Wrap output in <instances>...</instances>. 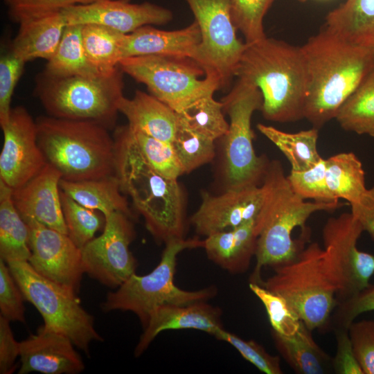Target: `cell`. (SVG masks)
<instances>
[{"instance_id":"obj_22","label":"cell","mask_w":374,"mask_h":374,"mask_svg":"<svg viewBox=\"0 0 374 374\" xmlns=\"http://www.w3.org/2000/svg\"><path fill=\"white\" fill-rule=\"evenodd\" d=\"M200 42V30L195 20L189 26L175 30L145 26L124 35L121 58L160 55L193 60Z\"/></svg>"},{"instance_id":"obj_15","label":"cell","mask_w":374,"mask_h":374,"mask_svg":"<svg viewBox=\"0 0 374 374\" xmlns=\"http://www.w3.org/2000/svg\"><path fill=\"white\" fill-rule=\"evenodd\" d=\"M3 145L0 154V180L12 189L25 184L47 163L37 141L36 121L26 108H12L2 128Z\"/></svg>"},{"instance_id":"obj_1","label":"cell","mask_w":374,"mask_h":374,"mask_svg":"<svg viewBox=\"0 0 374 374\" xmlns=\"http://www.w3.org/2000/svg\"><path fill=\"white\" fill-rule=\"evenodd\" d=\"M300 47L308 72L303 116L319 130L374 68V54L325 26Z\"/></svg>"},{"instance_id":"obj_3","label":"cell","mask_w":374,"mask_h":374,"mask_svg":"<svg viewBox=\"0 0 374 374\" xmlns=\"http://www.w3.org/2000/svg\"><path fill=\"white\" fill-rule=\"evenodd\" d=\"M261 186L264 198L255 221L257 235L256 265L250 282L261 284L263 267H275L294 260L300 250L292 239L296 227H304L308 219L318 211H333L339 202H309L292 188L278 160L269 162Z\"/></svg>"},{"instance_id":"obj_27","label":"cell","mask_w":374,"mask_h":374,"mask_svg":"<svg viewBox=\"0 0 374 374\" xmlns=\"http://www.w3.org/2000/svg\"><path fill=\"white\" fill-rule=\"evenodd\" d=\"M60 188L84 207L100 212L105 216L114 211L132 217L116 175L78 181L61 179Z\"/></svg>"},{"instance_id":"obj_35","label":"cell","mask_w":374,"mask_h":374,"mask_svg":"<svg viewBox=\"0 0 374 374\" xmlns=\"http://www.w3.org/2000/svg\"><path fill=\"white\" fill-rule=\"evenodd\" d=\"M177 114L178 120L190 130L215 141L228 132L223 105L213 95L203 97Z\"/></svg>"},{"instance_id":"obj_46","label":"cell","mask_w":374,"mask_h":374,"mask_svg":"<svg viewBox=\"0 0 374 374\" xmlns=\"http://www.w3.org/2000/svg\"><path fill=\"white\" fill-rule=\"evenodd\" d=\"M348 332L364 374H374V321H353Z\"/></svg>"},{"instance_id":"obj_44","label":"cell","mask_w":374,"mask_h":374,"mask_svg":"<svg viewBox=\"0 0 374 374\" xmlns=\"http://www.w3.org/2000/svg\"><path fill=\"white\" fill-rule=\"evenodd\" d=\"M26 62L10 51L0 59V125L8 123L11 109V99L15 87L22 74Z\"/></svg>"},{"instance_id":"obj_2","label":"cell","mask_w":374,"mask_h":374,"mask_svg":"<svg viewBox=\"0 0 374 374\" xmlns=\"http://www.w3.org/2000/svg\"><path fill=\"white\" fill-rule=\"evenodd\" d=\"M235 76L260 91L263 117L278 123L304 118L308 72L300 46L265 37L247 44Z\"/></svg>"},{"instance_id":"obj_42","label":"cell","mask_w":374,"mask_h":374,"mask_svg":"<svg viewBox=\"0 0 374 374\" xmlns=\"http://www.w3.org/2000/svg\"><path fill=\"white\" fill-rule=\"evenodd\" d=\"M215 337L227 342L232 346L241 356L266 374H282L280 357L269 354L259 344L253 340H244L238 335L221 329Z\"/></svg>"},{"instance_id":"obj_16","label":"cell","mask_w":374,"mask_h":374,"mask_svg":"<svg viewBox=\"0 0 374 374\" xmlns=\"http://www.w3.org/2000/svg\"><path fill=\"white\" fill-rule=\"evenodd\" d=\"M29 230L28 262L39 274L78 292L84 273L81 249L67 234L35 220H24Z\"/></svg>"},{"instance_id":"obj_24","label":"cell","mask_w":374,"mask_h":374,"mask_svg":"<svg viewBox=\"0 0 374 374\" xmlns=\"http://www.w3.org/2000/svg\"><path fill=\"white\" fill-rule=\"evenodd\" d=\"M255 221L206 236L202 248L208 258L231 274L245 272L256 251Z\"/></svg>"},{"instance_id":"obj_49","label":"cell","mask_w":374,"mask_h":374,"mask_svg":"<svg viewBox=\"0 0 374 374\" xmlns=\"http://www.w3.org/2000/svg\"><path fill=\"white\" fill-rule=\"evenodd\" d=\"M10 321L0 315V373L10 374L15 368L19 356V342L15 339Z\"/></svg>"},{"instance_id":"obj_29","label":"cell","mask_w":374,"mask_h":374,"mask_svg":"<svg viewBox=\"0 0 374 374\" xmlns=\"http://www.w3.org/2000/svg\"><path fill=\"white\" fill-rule=\"evenodd\" d=\"M304 323L293 336L283 337L271 331L277 350L297 373L322 374L330 362L328 356L318 346Z\"/></svg>"},{"instance_id":"obj_7","label":"cell","mask_w":374,"mask_h":374,"mask_svg":"<svg viewBox=\"0 0 374 374\" xmlns=\"http://www.w3.org/2000/svg\"><path fill=\"white\" fill-rule=\"evenodd\" d=\"M122 71L109 75H39L35 93L48 116L100 124L108 130L116 123L123 96Z\"/></svg>"},{"instance_id":"obj_17","label":"cell","mask_w":374,"mask_h":374,"mask_svg":"<svg viewBox=\"0 0 374 374\" xmlns=\"http://www.w3.org/2000/svg\"><path fill=\"white\" fill-rule=\"evenodd\" d=\"M67 25L98 24L123 34H130L145 26L162 25L172 19L168 8L130 0H101L75 5L62 11Z\"/></svg>"},{"instance_id":"obj_33","label":"cell","mask_w":374,"mask_h":374,"mask_svg":"<svg viewBox=\"0 0 374 374\" xmlns=\"http://www.w3.org/2000/svg\"><path fill=\"white\" fill-rule=\"evenodd\" d=\"M125 35L104 26L82 25L86 55L100 74L109 75L119 69L121 47Z\"/></svg>"},{"instance_id":"obj_8","label":"cell","mask_w":374,"mask_h":374,"mask_svg":"<svg viewBox=\"0 0 374 374\" xmlns=\"http://www.w3.org/2000/svg\"><path fill=\"white\" fill-rule=\"evenodd\" d=\"M274 269L260 285L283 296L309 330L325 326L337 301L323 249L312 242L294 260Z\"/></svg>"},{"instance_id":"obj_13","label":"cell","mask_w":374,"mask_h":374,"mask_svg":"<svg viewBox=\"0 0 374 374\" xmlns=\"http://www.w3.org/2000/svg\"><path fill=\"white\" fill-rule=\"evenodd\" d=\"M363 232L350 212L330 217L323 228L324 257L337 288V305L368 287L374 274V256L357 247Z\"/></svg>"},{"instance_id":"obj_45","label":"cell","mask_w":374,"mask_h":374,"mask_svg":"<svg viewBox=\"0 0 374 374\" xmlns=\"http://www.w3.org/2000/svg\"><path fill=\"white\" fill-rule=\"evenodd\" d=\"M24 299L8 264L0 259V315L10 321L24 323Z\"/></svg>"},{"instance_id":"obj_23","label":"cell","mask_w":374,"mask_h":374,"mask_svg":"<svg viewBox=\"0 0 374 374\" xmlns=\"http://www.w3.org/2000/svg\"><path fill=\"white\" fill-rule=\"evenodd\" d=\"M118 112L126 117L132 130L172 143L177 114L150 93L136 90L132 98L123 96L118 103Z\"/></svg>"},{"instance_id":"obj_26","label":"cell","mask_w":374,"mask_h":374,"mask_svg":"<svg viewBox=\"0 0 374 374\" xmlns=\"http://www.w3.org/2000/svg\"><path fill=\"white\" fill-rule=\"evenodd\" d=\"M324 26L374 54V0H346L327 15Z\"/></svg>"},{"instance_id":"obj_51","label":"cell","mask_w":374,"mask_h":374,"mask_svg":"<svg viewBox=\"0 0 374 374\" xmlns=\"http://www.w3.org/2000/svg\"><path fill=\"white\" fill-rule=\"evenodd\" d=\"M299 1H301V2H304V1H305L306 0H299Z\"/></svg>"},{"instance_id":"obj_6","label":"cell","mask_w":374,"mask_h":374,"mask_svg":"<svg viewBox=\"0 0 374 374\" xmlns=\"http://www.w3.org/2000/svg\"><path fill=\"white\" fill-rule=\"evenodd\" d=\"M203 244L204 240L197 238L168 240L155 268L145 275L132 274L116 290L108 292L101 305L103 311L132 312L144 327L150 314L159 306L208 301L213 298L217 293L214 285L190 291L179 287L174 281L178 255L186 249L203 247Z\"/></svg>"},{"instance_id":"obj_39","label":"cell","mask_w":374,"mask_h":374,"mask_svg":"<svg viewBox=\"0 0 374 374\" xmlns=\"http://www.w3.org/2000/svg\"><path fill=\"white\" fill-rule=\"evenodd\" d=\"M129 129L139 151L158 173L172 180L184 174L171 143Z\"/></svg>"},{"instance_id":"obj_41","label":"cell","mask_w":374,"mask_h":374,"mask_svg":"<svg viewBox=\"0 0 374 374\" xmlns=\"http://www.w3.org/2000/svg\"><path fill=\"white\" fill-rule=\"evenodd\" d=\"M326 169V159L322 158L316 165L308 170L290 171L287 177L293 190L304 199L339 202L328 188Z\"/></svg>"},{"instance_id":"obj_4","label":"cell","mask_w":374,"mask_h":374,"mask_svg":"<svg viewBox=\"0 0 374 374\" xmlns=\"http://www.w3.org/2000/svg\"><path fill=\"white\" fill-rule=\"evenodd\" d=\"M115 172L123 193L129 195L143 216L146 228L158 241L166 243L184 238V205L177 180L158 173L143 157L127 125L117 127Z\"/></svg>"},{"instance_id":"obj_30","label":"cell","mask_w":374,"mask_h":374,"mask_svg":"<svg viewBox=\"0 0 374 374\" xmlns=\"http://www.w3.org/2000/svg\"><path fill=\"white\" fill-rule=\"evenodd\" d=\"M257 129L284 154L291 171L308 170L323 158L317 150L319 129L312 127L290 133L262 123H258Z\"/></svg>"},{"instance_id":"obj_12","label":"cell","mask_w":374,"mask_h":374,"mask_svg":"<svg viewBox=\"0 0 374 374\" xmlns=\"http://www.w3.org/2000/svg\"><path fill=\"white\" fill-rule=\"evenodd\" d=\"M198 24L201 42L193 61L217 78L220 89L229 85L244 51L246 43L236 35L229 0H185Z\"/></svg>"},{"instance_id":"obj_47","label":"cell","mask_w":374,"mask_h":374,"mask_svg":"<svg viewBox=\"0 0 374 374\" xmlns=\"http://www.w3.org/2000/svg\"><path fill=\"white\" fill-rule=\"evenodd\" d=\"M335 314L339 328L348 329L359 314L374 311V285H369L352 298L339 303Z\"/></svg>"},{"instance_id":"obj_10","label":"cell","mask_w":374,"mask_h":374,"mask_svg":"<svg viewBox=\"0 0 374 374\" xmlns=\"http://www.w3.org/2000/svg\"><path fill=\"white\" fill-rule=\"evenodd\" d=\"M221 102L230 121L228 132L223 137L226 188L260 186L269 161L255 152L251 118L261 109L262 93L252 83L238 78Z\"/></svg>"},{"instance_id":"obj_19","label":"cell","mask_w":374,"mask_h":374,"mask_svg":"<svg viewBox=\"0 0 374 374\" xmlns=\"http://www.w3.org/2000/svg\"><path fill=\"white\" fill-rule=\"evenodd\" d=\"M65 335L44 325L35 334L19 342V374L39 372L44 374H77L84 364Z\"/></svg>"},{"instance_id":"obj_20","label":"cell","mask_w":374,"mask_h":374,"mask_svg":"<svg viewBox=\"0 0 374 374\" xmlns=\"http://www.w3.org/2000/svg\"><path fill=\"white\" fill-rule=\"evenodd\" d=\"M61 174L46 163L25 184L12 189L15 206L24 220H35L42 224L67 234L60 199Z\"/></svg>"},{"instance_id":"obj_48","label":"cell","mask_w":374,"mask_h":374,"mask_svg":"<svg viewBox=\"0 0 374 374\" xmlns=\"http://www.w3.org/2000/svg\"><path fill=\"white\" fill-rule=\"evenodd\" d=\"M332 366L338 374H364L355 357L348 329L337 331V352Z\"/></svg>"},{"instance_id":"obj_18","label":"cell","mask_w":374,"mask_h":374,"mask_svg":"<svg viewBox=\"0 0 374 374\" xmlns=\"http://www.w3.org/2000/svg\"><path fill=\"white\" fill-rule=\"evenodd\" d=\"M263 188L250 186L226 188L217 195L202 193V202L190 218L197 233L205 237L256 220L262 206Z\"/></svg>"},{"instance_id":"obj_50","label":"cell","mask_w":374,"mask_h":374,"mask_svg":"<svg viewBox=\"0 0 374 374\" xmlns=\"http://www.w3.org/2000/svg\"><path fill=\"white\" fill-rule=\"evenodd\" d=\"M350 213L366 231L374 239V185L366 189L360 199L350 204Z\"/></svg>"},{"instance_id":"obj_36","label":"cell","mask_w":374,"mask_h":374,"mask_svg":"<svg viewBox=\"0 0 374 374\" xmlns=\"http://www.w3.org/2000/svg\"><path fill=\"white\" fill-rule=\"evenodd\" d=\"M171 145L184 174L211 162L215 154V141L190 130L178 117Z\"/></svg>"},{"instance_id":"obj_5","label":"cell","mask_w":374,"mask_h":374,"mask_svg":"<svg viewBox=\"0 0 374 374\" xmlns=\"http://www.w3.org/2000/svg\"><path fill=\"white\" fill-rule=\"evenodd\" d=\"M37 141L46 163L62 179L78 181L115 172V142L109 130L90 121L42 116Z\"/></svg>"},{"instance_id":"obj_25","label":"cell","mask_w":374,"mask_h":374,"mask_svg":"<svg viewBox=\"0 0 374 374\" xmlns=\"http://www.w3.org/2000/svg\"><path fill=\"white\" fill-rule=\"evenodd\" d=\"M19 24L18 33L10 51L26 62L35 59H51L67 26L61 11L29 19Z\"/></svg>"},{"instance_id":"obj_11","label":"cell","mask_w":374,"mask_h":374,"mask_svg":"<svg viewBox=\"0 0 374 374\" xmlns=\"http://www.w3.org/2000/svg\"><path fill=\"white\" fill-rule=\"evenodd\" d=\"M121 70L145 84L150 93L177 113L220 89L219 80L206 75L193 60L160 55L130 57Z\"/></svg>"},{"instance_id":"obj_31","label":"cell","mask_w":374,"mask_h":374,"mask_svg":"<svg viewBox=\"0 0 374 374\" xmlns=\"http://www.w3.org/2000/svg\"><path fill=\"white\" fill-rule=\"evenodd\" d=\"M328 188L335 199L349 204L357 202L366 192L362 163L352 152H341L326 159Z\"/></svg>"},{"instance_id":"obj_43","label":"cell","mask_w":374,"mask_h":374,"mask_svg":"<svg viewBox=\"0 0 374 374\" xmlns=\"http://www.w3.org/2000/svg\"><path fill=\"white\" fill-rule=\"evenodd\" d=\"M10 17L16 22L60 12L75 5L91 3L101 0H3Z\"/></svg>"},{"instance_id":"obj_9","label":"cell","mask_w":374,"mask_h":374,"mask_svg":"<svg viewBox=\"0 0 374 374\" xmlns=\"http://www.w3.org/2000/svg\"><path fill=\"white\" fill-rule=\"evenodd\" d=\"M7 264L25 300L39 311L45 326L65 335L87 354L91 342L103 341L76 292L42 276L28 261Z\"/></svg>"},{"instance_id":"obj_28","label":"cell","mask_w":374,"mask_h":374,"mask_svg":"<svg viewBox=\"0 0 374 374\" xmlns=\"http://www.w3.org/2000/svg\"><path fill=\"white\" fill-rule=\"evenodd\" d=\"M12 189L0 180V259L6 263L28 261L29 230L12 199Z\"/></svg>"},{"instance_id":"obj_32","label":"cell","mask_w":374,"mask_h":374,"mask_svg":"<svg viewBox=\"0 0 374 374\" xmlns=\"http://www.w3.org/2000/svg\"><path fill=\"white\" fill-rule=\"evenodd\" d=\"M43 73L49 76L103 75L89 63L82 42V25H67L60 44Z\"/></svg>"},{"instance_id":"obj_34","label":"cell","mask_w":374,"mask_h":374,"mask_svg":"<svg viewBox=\"0 0 374 374\" xmlns=\"http://www.w3.org/2000/svg\"><path fill=\"white\" fill-rule=\"evenodd\" d=\"M335 119L347 132L374 138V68L340 107Z\"/></svg>"},{"instance_id":"obj_21","label":"cell","mask_w":374,"mask_h":374,"mask_svg":"<svg viewBox=\"0 0 374 374\" xmlns=\"http://www.w3.org/2000/svg\"><path fill=\"white\" fill-rule=\"evenodd\" d=\"M222 328L221 309L207 301L161 305L150 314L134 355L138 357L143 354L156 337L165 330L193 329L215 337Z\"/></svg>"},{"instance_id":"obj_37","label":"cell","mask_w":374,"mask_h":374,"mask_svg":"<svg viewBox=\"0 0 374 374\" xmlns=\"http://www.w3.org/2000/svg\"><path fill=\"white\" fill-rule=\"evenodd\" d=\"M60 199L67 235L80 249L94 238L100 228V212L83 206L60 189Z\"/></svg>"},{"instance_id":"obj_38","label":"cell","mask_w":374,"mask_h":374,"mask_svg":"<svg viewBox=\"0 0 374 374\" xmlns=\"http://www.w3.org/2000/svg\"><path fill=\"white\" fill-rule=\"evenodd\" d=\"M249 287L263 304L273 332L291 337L300 330L303 322L283 296L256 283L249 282Z\"/></svg>"},{"instance_id":"obj_40","label":"cell","mask_w":374,"mask_h":374,"mask_svg":"<svg viewBox=\"0 0 374 374\" xmlns=\"http://www.w3.org/2000/svg\"><path fill=\"white\" fill-rule=\"evenodd\" d=\"M233 22L249 44L259 41L266 35L263 19L274 0H229Z\"/></svg>"},{"instance_id":"obj_14","label":"cell","mask_w":374,"mask_h":374,"mask_svg":"<svg viewBox=\"0 0 374 374\" xmlns=\"http://www.w3.org/2000/svg\"><path fill=\"white\" fill-rule=\"evenodd\" d=\"M103 231L81 248L84 273L116 289L135 274L136 260L130 249L135 237L131 218L114 211L105 216Z\"/></svg>"}]
</instances>
